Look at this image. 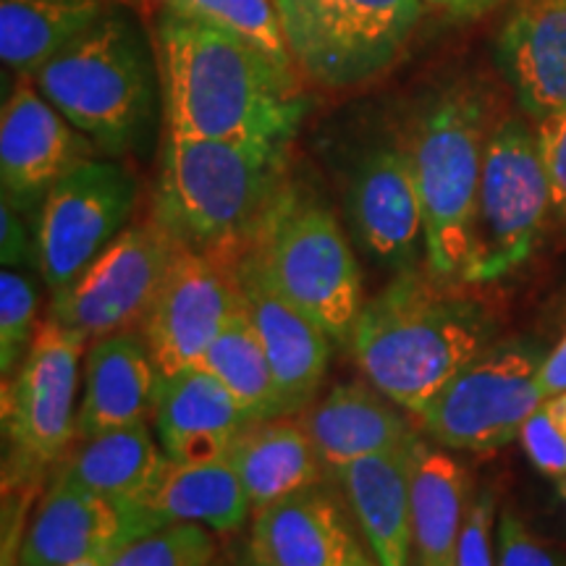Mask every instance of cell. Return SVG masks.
<instances>
[{
  "label": "cell",
  "instance_id": "6da1fadb",
  "mask_svg": "<svg viewBox=\"0 0 566 566\" xmlns=\"http://www.w3.org/2000/svg\"><path fill=\"white\" fill-rule=\"evenodd\" d=\"M155 59L168 137L292 145L307 116L300 69L216 27L160 11Z\"/></svg>",
  "mask_w": 566,
  "mask_h": 566
},
{
  "label": "cell",
  "instance_id": "7a4b0ae2",
  "mask_svg": "<svg viewBox=\"0 0 566 566\" xmlns=\"http://www.w3.org/2000/svg\"><path fill=\"white\" fill-rule=\"evenodd\" d=\"M289 158L292 145L275 142L166 134L153 218L181 247L233 271L292 184Z\"/></svg>",
  "mask_w": 566,
  "mask_h": 566
},
{
  "label": "cell",
  "instance_id": "3957f363",
  "mask_svg": "<svg viewBox=\"0 0 566 566\" xmlns=\"http://www.w3.org/2000/svg\"><path fill=\"white\" fill-rule=\"evenodd\" d=\"M491 336L480 304L436 273L409 268L365 300L346 342L367 384L417 417L493 344Z\"/></svg>",
  "mask_w": 566,
  "mask_h": 566
},
{
  "label": "cell",
  "instance_id": "277c9868",
  "mask_svg": "<svg viewBox=\"0 0 566 566\" xmlns=\"http://www.w3.org/2000/svg\"><path fill=\"white\" fill-rule=\"evenodd\" d=\"M34 84L71 126L105 153H126L147 139L158 111L155 45L122 9L40 69Z\"/></svg>",
  "mask_w": 566,
  "mask_h": 566
},
{
  "label": "cell",
  "instance_id": "5b68a950",
  "mask_svg": "<svg viewBox=\"0 0 566 566\" xmlns=\"http://www.w3.org/2000/svg\"><path fill=\"white\" fill-rule=\"evenodd\" d=\"M493 124L485 92L451 82L424 97L405 137L422 202L428 271L449 283L462 281Z\"/></svg>",
  "mask_w": 566,
  "mask_h": 566
},
{
  "label": "cell",
  "instance_id": "8992f818",
  "mask_svg": "<svg viewBox=\"0 0 566 566\" xmlns=\"http://www.w3.org/2000/svg\"><path fill=\"white\" fill-rule=\"evenodd\" d=\"M273 286L334 342H346L363 310V271L338 218L292 181L250 252Z\"/></svg>",
  "mask_w": 566,
  "mask_h": 566
},
{
  "label": "cell",
  "instance_id": "52a82bcc",
  "mask_svg": "<svg viewBox=\"0 0 566 566\" xmlns=\"http://www.w3.org/2000/svg\"><path fill=\"white\" fill-rule=\"evenodd\" d=\"M551 216V184L535 124L504 116L485 142L462 281L485 286L520 271L535 254Z\"/></svg>",
  "mask_w": 566,
  "mask_h": 566
},
{
  "label": "cell",
  "instance_id": "ba28073f",
  "mask_svg": "<svg viewBox=\"0 0 566 566\" xmlns=\"http://www.w3.org/2000/svg\"><path fill=\"white\" fill-rule=\"evenodd\" d=\"M296 69L325 90L388 74L420 24L422 0H273Z\"/></svg>",
  "mask_w": 566,
  "mask_h": 566
},
{
  "label": "cell",
  "instance_id": "9c48e42d",
  "mask_svg": "<svg viewBox=\"0 0 566 566\" xmlns=\"http://www.w3.org/2000/svg\"><path fill=\"white\" fill-rule=\"evenodd\" d=\"M548 352L541 344H491L417 415L430 441L449 451L495 454L543 405L541 380Z\"/></svg>",
  "mask_w": 566,
  "mask_h": 566
},
{
  "label": "cell",
  "instance_id": "30bf717a",
  "mask_svg": "<svg viewBox=\"0 0 566 566\" xmlns=\"http://www.w3.org/2000/svg\"><path fill=\"white\" fill-rule=\"evenodd\" d=\"M87 338L48 315L24 363L3 386V424L11 459L6 480H34L59 467L76 438V391Z\"/></svg>",
  "mask_w": 566,
  "mask_h": 566
},
{
  "label": "cell",
  "instance_id": "8fae6325",
  "mask_svg": "<svg viewBox=\"0 0 566 566\" xmlns=\"http://www.w3.org/2000/svg\"><path fill=\"white\" fill-rule=\"evenodd\" d=\"M181 244L150 216L132 223L69 286L53 294L48 315L87 342L132 331L158 294Z\"/></svg>",
  "mask_w": 566,
  "mask_h": 566
},
{
  "label": "cell",
  "instance_id": "7c38bea8",
  "mask_svg": "<svg viewBox=\"0 0 566 566\" xmlns=\"http://www.w3.org/2000/svg\"><path fill=\"white\" fill-rule=\"evenodd\" d=\"M137 181L122 163L87 158L63 174L38 210V271L61 292L129 226Z\"/></svg>",
  "mask_w": 566,
  "mask_h": 566
},
{
  "label": "cell",
  "instance_id": "4fadbf2b",
  "mask_svg": "<svg viewBox=\"0 0 566 566\" xmlns=\"http://www.w3.org/2000/svg\"><path fill=\"white\" fill-rule=\"evenodd\" d=\"M237 307L233 271L181 247L139 323L158 373L174 375L200 365Z\"/></svg>",
  "mask_w": 566,
  "mask_h": 566
},
{
  "label": "cell",
  "instance_id": "5bb4252c",
  "mask_svg": "<svg viewBox=\"0 0 566 566\" xmlns=\"http://www.w3.org/2000/svg\"><path fill=\"white\" fill-rule=\"evenodd\" d=\"M97 145L48 103L32 76H19L0 116V181L3 200L17 210H40L55 181Z\"/></svg>",
  "mask_w": 566,
  "mask_h": 566
},
{
  "label": "cell",
  "instance_id": "9a60e30c",
  "mask_svg": "<svg viewBox=\"0 0 566 566\" xmlns=\"http://www.w3.org/2000/svg\"><path fill=\"white\" fill-rule=\"evenodd\" d=\"M346 216L375 263L394 271L417 268L424 223L405 139L380 142L359 158L346 189Z\"/></svg>",
  "mask_w": 566,
  "mask_h": 566
},
{
  "label": "cell",
  "instance_id": "2e32d148",
  "mask_svg": "<svg viewBox=\"0 0 566 566\" xmlns=\"http://www.w3.org/2000/svg\"><path fill=\"white\" fill-rule=\"evenodd\" d=\"M163 527L158 516L53 475V485L21 537L17 566H66L76 558L122 551L134 537Z\"/></svg>",
  "mask_w": 566,
  "mask_h": 566
},
{
  "label": "cell",
  "instance_id": "e0dca14e",
  "mask_svg": "<svg viewBox=\"0 0 566 566\" xmlns=\"http://www.w3.org/2000/svg\"><path fill=\"white\" fill-rule=\"evenodd\" d=\"M233 275L247 315L271 359L286 412H302L321 391L334 338L273 286L252 254L233 268Z\"/></svg>",
  "mask_w": 566,
  "mask_h": 566
},
{
  "label": "cell",
  "instance_id": "ac0fdd59",
  "mask_svg": "<svg viewBox=\"0 0 566 566\" xmlns=\"http://www.w3.org/2000/svg\"><path fill=\"white\" fill-rule=\"evenodd\" d=\"M495 59L530 122L566 111V0H516Z\"/></svg>",
  "mask_w": 566,
  "mask_h": 566
},
{
  "label": "cell",
  "instance_id": "d6986e66",
  "mask_svg": "<svg viewBox=\"0 0 566 566\" xmlns=\"http://www.w3.org/2000/svg\"><path fill=\"white\" fill-rule=\"evenodd\" d=\"M153 420L171 462L200 464L229 454L233 438L250 417L216 375L195 365L160 375Z\"/></svg>",
  "mask_w": 566,
  "mask_h": 566
},
{
  "label": "cell",
  "instance_id": "ffe728a7",
  "mask_svg": "<svg viewBox=\"0 0 566 566\" xmlns=\"http://www.w3.org/2000/svg\"><path fill=\"white\" fill-rule=\"evenodd\" d=\"M84 396L76 412V438L147 422L158 399L160 373L145 336L122 331L92 342L84 363Z\"/></svg>",
  "mask_w": 566,
  "mask_h": 566
},
{
  "label": "cell",
  "instance_id": "44dd1931",
  "mask_svg": "<svg viewBox=\"0 0 566 566\" xmlns=\"http://www.w3.org/2000/svg\"><path fill=\"white\" fill-rule=\"evenodd\" d=\"M357 537L317 485L254 512L250 562L263 566H352Z\"/></svg>",
  "mask_w": 566,
  "mask_h": 566
},
{
  "label": "cell",
  "instance_id": "7402d4cb",
  "mask_svg": "<svg viewBox=\"0 0 566 566\" xmlns=\"http://www.w3.org/2000/svg\"><path fill=\"white\" fill-rule=\"evenodd\" d=\"M300 422L331 475L357 459L401 449L417 438L401 407L370 384L336 386L307 412L302 409Z\"/></svg>",
  "mask_w": 566,
  "mask_h": 566
},
{
  "label": "cell",
  "instance_id": "603a6c76",
  "mask_svg": "<svg viewBox=\"0 0 566 566\" xmlns=\"http://www.w3.org/2000/svg\"><path fill=\"white\" fill-rule=\"evenodd\" d=\"M409 446L357 459L336 472L346 504L380 566H409L415 554Z\"/></svg>",
  "mask_w": 566,
  "mask_h": 566
},
{
  "label": "cell",
  "instance_id": "cb8c5ba5",
  "mask_svg": "<svg viewBox=\"0 0 566 566\" xmlns=\"http://www.w3.org/2000/svg\"><path fill=\"white\" fill-rule=\"evenodd\" d=\"M409 491L417 566H457L459 535L472 501L467 470L449 449L415 438L409 446Z\"/></svg>",
  "mask_w": 566,
  "mask_h": 566
},
{
  "label": "cell",
  "instance_id": "d4e9b609",
  "mask_svg": "<svg viewBox=\"0 0 566 566\" xmlns=\"http://www.w3.org/2000/svg\"><path fill=\"white\" fill-rule=\"evenodd\" d=\"M229 459L250 495L252 514L307 491L323 478L321 457L307 430L300 420H289V415L247 422L233 438Z\"/></svg>",
  "mask_w": 566,
  "mask_h": 566
},
{
  "label": "cell",
  "instance_id": "484cf974",
  "mask_svg": "<svg viewBox=\"0 0 566 566\" xmlns=\"http://www.w3.org/2000/svg\"><path fill=\"white\" fill-rule=\"evenodd\" d=\"M132 504L158 516L163 525L192 522L218 535L239 533L252 514V501L229 454L200 464H176L168 459L150 491Z\"/></svg>",
  "mask_w": 566,
  "mask_h": 566
},
{
  "label": "cell",
  "instance_id": "4316f807",
  "mask_svg": "<svg viewBox=\"0 0 566 566\" xmlns=\"http://www.w3.org/2000/svg\"><path fill=\"white\" fill-rule=\"evenodd\" d=\"M166 464V451L155 443L147 422H134L84 438L55 467V475L108 499L137 501L155 485Z\"/></svg>",
  "mask_w": 566,
  "mask_h": 566
},
{
  "label": "cell",
  "instance_id": "83f0119b",
  "mask_svg": "<svg viewBox=\"0 0 566 566\" xmlns=\"http://www.w3.org/2000/svg\"><path fill=\"white\" fill-rule=\"evenodd\" d=\"M105 0H3L0 59L17 76H38L74 40L103 19Z\"/></svg>",
  "mask_w": 566,
  "mask_h": 566
},
{
  "label": "cell",
  "instance_id": "f1b7e54d",
  "mask_svg": "<svg viewBox=\"0 0 566 566\" xmlns=\"http://www.w3.org/2000/svg\"><path fill=\"white\" fill-rule=\"evenodd\" d=\"M200 365L229 388L250 420H273V417L289 415L279 384H275L271 359L247 315L242 296H239L237 313L229 317L221 334L205 352Z\"/></svg>",
  "mask_w": 566,
  "mask_h": 566
},
{
  "label": "cell",
  "instance_id": "f546056e",
  "mask_svg": "<svg viewBox=\"0 0 566 566\" xmlns=\"http://www.w3.org/2000/svg\"><path fill=\"white\" fill-rule=\"evenodd\" d=\"M158 3L160 11L216 27L233 38L252 42L275 61L296 66L273 0H158Z\"/></svg>",
  "mask_w": 566,
  "mask_h": 566
},
{
  "label": "cell",
  "instance_id": "4dcf8cb0",
  "mask_svg": "<svg viewBox=\"0 0 566 566\" xmlns=\"http://www.w3.org/2000/svg\"><path fill=\"white\" fill-rule=\"evenodd\" d=\"M216 558L218 546L208 527L171 522L134 537L108 566H210Z\"/></svg>",
  "mask_w": 566,
  "mask_h": 566
},
{
  "label": "cell",
  "instance_id": "1f68e13d",
  "mask_svg": "<svg viewBox=\"0 0 566 566\" xmlns=\"http://www.w3.org/2000/svg\"><path fill=\"white\" fill-rule=\"evenodd\" d=\"M38 289L34 283L3 268L0 275V373L3 380L17 375L38 334Z\"/></svg>",
  "mask_w": 566,
  "mask_h": 566
},
{
  "label": "cell",
  "instance_id": "d6a6232c",
  "mask_svg": "<svg viewBox=\"0 0 566 566\" xmlns=\"http://www.w3.org/2000/svg\"><path fill=\"white\" fill-rule=\"evenodd\" d=\"M520 441L525 454L537 470L548 478L566 475V430L548 412L546 401L527 417L520 430Z\"/></svg>",
  "mask_w": 566,
  "mask_h": 566
},
{
  "label": "cell",
  "instance_id": "836d02e7",
  "mask_svg": "<svg viewBox=\"0 0 566 566\" xmlns=\"http://www.w3.org/2000/svg\"><path fill=\"white\" fill-rule=\"evenodd\" d=\"M495 558L499 566H566L562 551L551 548L514 512H504L495 530Z\"/></svg>",
  "mask_w": 566,
  "mask_h": 566
},
{
  "label": "cell",
  "instance_id": "e575fe53",
  "mask_svg": "<svg viewBox=\"0 0 566 566\" xmlns=\"http://www.w3.org/2000/svg\"><path fill=\"white\" fill-rule=\"evenodd\" d=\"M493 520L495 495L493 491H480L472 495L467 509L462 535L457 546V566H499L493 551Z\"/></svg>",
  "mask_w": 566,
  "mask_h": 566
},
{
  "label": "cell",
  "instance_id": "d590c367",
  "mask_svg": "<svg viewBox=\"0 0 566 566\" xmlns=\"http://www.w3.org/2000/svg\"><path fill=\"white\" fill-rule=\"evenodd\" d=\"M535 132L551 184V208L566 226V111L537 122Z\"/></svg>",
  "mask_w": 566,
  "mask_h": 566
},
{
  "label": "cell",
  "instance_id": "8d00e7d4",
  "mask_svg": "<svg viewBox=\"0 0 566 566\" xmlns=\"http://www.w3.org/2000/svg\"><path fill=\"white\" fill-rule=\"evenodd\" d=\"M0 258H3V268L38 265L34 233L21 221L19 210L6 200L0 205Z\"/></svg>",
  "mask_w": 566,
  "mask_h": 566
},
{
  "label": "cell",
  "instance_id": "74e56055",
  "mask_svg": "<svg viewBox=\"0 0 566 566\" xmlns=\"http://www.w3.org/2000/svg\"><path fill=\"white\" fill-rule=\"evenodd\" d=\"M537 386H541L543 399H548V396L558 391H566V336L558 342L554 352H548Z\"/></svg>",
  "mask_w": 566,
  "mask_h": 566
},
{
  "label": "cell",
  "instance_id": "f35d334b",
  "mask_svg": "<svg viewBox=\"0 0 566 566\" xmlns=\"http://www.w3.org/2000/svg\"><path fill=\"white\" fill-rule=\"evenodd\" d=\"M422 3L424 9L446 13V17L451 19H470L495 9V6L504 3V0H422Z\"/></svg>",
  "mask_w": 566,
  "mask_h": 566
},
{
  "label": "cell",
  "instance_id": "ab89813d",
  "mask_svg": "<svg viewBox=\"0 0 566 566\" xmlns=\"http://www.w3.org/2000/svg\"><path fill=\"white\" fill-rule=\"evenodd\" d=\"M546 407H548V412L554 415V420L566 430V391H558L554 396H548Z\"/></svg>",
  "mask_w": 566,
  "mask_h": 566
},
{
  "label": "cell",
  "instance_id": "60d3db41",
  "mask_svg": "<svg viewBox=\"0 0 566 566\" xmlns=\"http://www.w3.org/2000/svg\"><path fill=\"white\" fill-rule=\"evenodd\" d=\"M118 551H101V554H90V556H82L76 558V562H71L66 566H108L111 558L116 556Z\"/></svg>",
  "mask_w": 566,
  "mask_h": 566
},
{
  "label": "cell",
  "instance_id": "b9f144b4",
  "mask_svg": "<svg viewBox=\"0 0 566 566\" xmlns=\"http://www.w3.org/2000/svg\"><path fill=\"white\" fill-rule=\"evenodd\" d=\"M352 566H380V562L375 556H367L365 554V548L359 546V551L357 554H354V562H352Z\"/></svg>",
  "mask_w": 566,
  "mask_h": 566
},
{
  "label": "cell",
  "instance_id": "7bdbcfd3",
  "mask_svg": "<svg viewBox=\"0 0 566 566\" xmlns=\"http://www.w3.org/2000/svg\"><path fill=\"white\" fill-rule=\"evenodd\" d=\"M556 483H558V499H562V504H564V509H566V475L558 478Z\"/></svg>",
  "mask_w": 566,
  "mask_h": 566
},
{
  "label": "cell",
  "instance_id": "ee69618b",
  "mask_svg": "<svg viewBox=\"0 0 566 566\" xmlns=\"http://www.w3.org/2000/svg\"><path fill=\"white\" fill-rule=\"evenodd\" d=\"M210 566H226V564H221V562H218V558H216V562H212Z\"/></svg>",
  "mask_w": 566,
  "mask_h": 566
},
{
  "label": "cell",
  "instance_id": "f6af8a7d",
  "mask_svg": "<svg viewBox=\"0 0 566 566\" xmlns=\"http://www.w3.org/2000/svg\"><path fill=\"white\" fill-rule=\"evenodd\" d=\"M250 566H263V564H254V562H250Z\"/></svg>",
  "mask_w": 566,
  "mask_h": 566
}]
</instances>
